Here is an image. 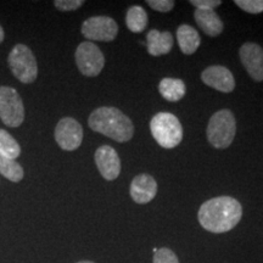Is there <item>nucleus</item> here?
Here are the masks:
<instances>
[{"instance_id":"2","label":"nucleus","mask_w":263,"mask_h":263,"mask_svg":"<svg viewBox=\"0 0 263 263\" xmlns=\"http://www.w3.org/2000/svg\"><path fill=\"white\" fill-rule=\"evenodd\" d=\"M90 129L118 143L129 141L134 136L130 118L116 107L103 106L94 110L88 118Z\"/></svg>"},{"instance_id":"20","label":"nucleus","mask_w":263,"mask_h":263,"mask_svg":"<svg viewBox=\"0 0 263 263\" xmlns=\"http://www.w3.org/2000/svg\"><path fill=\"white\" fill-rule=\"evenodd\" d=\"M0 154L12 160H16L21 155L20 144L9 132L4 129H0Z\"/></svg>"},{"instance_id":"7","label":"nucleus","mask_w":263,"mask_h":263,"mask_svg":"<svg viewBox=\"0 0 263 263\" xmlns=\"http://www.w3.org/2000/svg\"><path fill=\"white\" fill-rule=\"evenodd\" d=\"M74 58L78 70L87 77H97L105 66L103 51L91 42L81 43L76 50Z\"/></svg>"},{"instance_id":"14","label":"nucleus","mask_w":263,"mask_h":263,"mask_svg":"<svg viewBox=\"0 0 263 263\" xmlns=\"http://www.w3.org/2000/svg\"><path fill=\"white\" fill-rule=\"evenodd\" d=\"M194 18L197 26L209 37H218L224 29L222 20L212 9H196L194 12Z\"/></svg>"},{"instance_id":"27","label":"nucleus","mask_w":263,"mask_h":263,"mask_svg":"<svg viewBox=\"0 0 263 263\" xmlns=\"http://www.w3.org/2000/svg\"><path fill=\"white\" fill-rule=\"evenodd\" d=\"M76 263H95L93 261H80V262H76Z\"/></svg>"},{"instance_id":"1","label":"nucleus","mask_w":263,"mask_h":263,"mask_svg":"<svg viewBox=\"0 0 263 263\" xmlns=\"http://www.w3.org/2000/svg\"><path fill=\"white\" fill-rule=\"evenodd\" d=\"M241 217V203L232 196H218L207 200L197 212L202 228L215 234L230 232L239 224Z\"/></svg>"},{"instance_id":"18","label":"nucleus","mask_w":263,"mask_h":263,"mask_svg":"<svg viewBox=\"0 0 263 263\" xmlns=\"http://www.w3.org/2000/svg\"><path fill=\"white\" fill-rule=\"evenodd\" d=\"M127 28L133 33H141L147 26V14L139 5L130 6L126 15Z\"/></svg>"},{"instance_id":"21","label":"nucleus","mask_w":263,"mask_h":263,"mask_svg":"<svg viewBox=\"0 0 263 263\" xmlns=\"http://www.w3.org/2000/svg\"><path fill=\"white\" fill-rule=\"evenodd\" d=\"M153 263H179V259L171 249L161 248L154 252Z\"/></svg>"},{"instance_id":"3","label":"nucleus","mask_w":263,"mask_h":263,"mask_svg":"<svg viewBox=\"0 0 263 263\" xmlns=\"http://www.w3.org/2000/svg\"><path fill=\"white\" fill-rule=\"evenodd\" d=\"M236 134V121L230 110L217 111L210 118L206 136L210 144L216 149H227L232 145Z\"/></svg>"},{"instance_id":"6","label":"nucleus","mask_w":263,"mask_h":263,"mask_svg":"<svg viewBox=\"0 0 263 263\" xmlns=\"http://www.w3.org/2000/svg\"><path fill=\"white\" fill-rule=\"evenodd\" d=\"M0 120L8 127H20L25 120V106L17 90L0 87Z\"/></svg>"},{"instance_id":"26","label":"nucleus","mask_w":263,"mask_h":263,"mask_svg":"<svg viewBox=\"0 0 263 263\" xmlns=\"http://www.w3.org/2000/svg\"><path fill=\"white\" fill-rule=\"evenodd\" d=\"M4 41V29L0 26V43Z\"/></svg>"},{"instance_id":"25","label":"nucleus","mask_w":263,"mask_h":263,"mask_svg":"<svg viewBox=\"0 0 263 263\" xmlns=\"http://www.w3.org/2000/svg\"><path fill=\"white\" fill-rule=\"evenodd\" d=\"M190 4L195 6L196 9L215 10L217 6L222 5V2L221 0H190Z\"/></svg>"},{"instance_id":"13","label":"nucleus","mask_w":263,"mask_h":263,"mask_svg":"<svg viewBox=\"0 0 263 263\" xmlns=\"http://www.w3.org/2000/svg\"><path fill=\"white\" fill-rule=\"evenodd\" d=\"M129 194L134 202L139 203V205H145V203L153 201L154 197L156 196L157 182L150 174H138L132 180Z\"/></svg>"},{"instance_id":"9","label":"nucleus","mask_w":263,"mask_h":263,"mask_svg":"<svg viewBox=\"0 0 263 263\" xmlns=\"http://www.w3.org/2000/svg\"><path fill=\"white\" fill-rule=\"evenodd\" d=\"M55 140L62 150L73 151L81 146L83 140V128L74 118H62L55 127Z\"/></svg>"},{"instance_id":"22","label":"nucleus","mask_w":263,"mask_h":263,"mask_svg":"<svg viewBox=\"0 0 263 263\" xmlns=\"http://www.w3.org/2000/svg\"><path fill=\"white\" fill-rule=\"evenodd\" d=\"M235 5L249 14H261L263 12V0H235Z\"/></svg>"},{"instance_id":"15","label":"nucleus","mask_w":263,"mask_h":263,"mask_svg":"<svg viewBox=\"0 0 263 263\" xmlns=\"http://www.w3.org/2000/svg\"><path fill=\"white\" fill-rule=\"evenodd\" d=\"M173 35L171 32H160L157 29H151L146 34L147 51L153 57L166 55L173 48Z\"/></svg>"},{"instance_id":"17","label":"nucleus","mask_w":263,"mask_h":263,"mask_svg":"<svg viewBox=\"0 0 263 263\" xmlns=\"http://www.w3.org/2000/svg\"><path fill=\"white\" fill-rule=\"evenodd\" d=\"M159 90L162 97L171 103L182 100L185 95V83L178 78H163L159 84Z\"/></svg>"},{"instance_id":"8","label":"nucleus","mask_w":263,"mask_h":263,"mask_svg":"<svg viewBox=\"0 0 263 263\" xmlns=\"http://www.w3.org/2000/svg\"><path fill=\"white\" fill-rule=\"evenodd\" d=\"M81 31L88 41L112 42L118 34V25L108 16H93L85 20Z\"/></svg>"},{"instance_id":"24","label":"nucleus","mask_w":263,"mask_h":263,"mask_svg":"<svg viewBox=\"0 0 263 263\" xmlns=\"http://www.w3.org/2000/svg\"><path fill=\"white\" fill-rule=\"evenodd\" d=\"M146 4L159 12H168L174 8L176 3L173 0H146Z\"/></svg>"},{"instance_id":"11","label":"nucleus","mask_w":263,"mask_h":263,"mask_svg":"<svg viewBox=\"0 0 263 263\" xmlns=\"http://www.w3.org/2000/svg\"><path fill=\"white\" fill-rule=\"evenodd\" d=\"M95 163L103 176L104 179L106 180H115L120 176L121 173V160L118 156L117 151L110 145H103L95 151Z\"/></svg>"},{"instance_id":"19","label":"nucleus","mask_w":263,"mask_h":263,"mask_svg":"<svg viewBox=\"0 0 263 263\" xmlns=\"http://www.w3.org/2000/svg\"><path fill=\"white\" fill-rule=\"evenodd\" d=\"M0 174L5 177L6 179L11 180L14 183H18L24 178V168L16 160L9 159L0 154Z\"/></svg>"},{"instance_id":"4","label":"nucleus","mask_w":263,"mask_h":263,"mask_svg":"<svg viewBox=\"0 0 263 263\" xmlns=\"http://www.w3.org/2000/svg\"><path fill=\"white\" fill-rule=\"evenodd\" d=\"M150 130L154 139L164 149L178 146L183 139V127L178 117L170 112H159L151 118Z\"/></svg>"},{"instance_id":"12","label":"nucleus","mask_w":263,"mask_h":263,"mask_svg":"<svg viewBox=\"0 0 263 263\" xmlns=\"http://www.w3.org/2000/svg\"><path fill=\"white\" fill-rule=\"evenodd\" d=\"M203 83L222 93H232L235 88L234 76L224 66H210L201 73Z\"/></svg>"},{"instance_id":"16","label":"nucleus","mask_w":263,"mask_h":263,"mask_svg":"<svg viewBox=\"0 0 263 263\" xmlns=\"http://www.w3.org/2000/svg\"><path fill=\"white\" fill-rule=\"evenodd\" d=\"M177 39L180 50L185 55H193L200 47V34L193 26L180 25L177 29Z\"/></svg>"},{"instance_id":"10","label":"nucleus","mask_w":263,"mask_h":263,"mask_svg":"<svg viewBox=\"0 0 263 263\" xmlns=\"http://www.w3.org/2000/svg\"><path fill=\"white\" fill-rule=\"evenodd\" d=\"M242 66L255 82L263 81V48L257 43L248 42L239 49Z\"/></svg>"},{"instance_id":"5","label":"nucleus","mask_w":263,"mask_h":263,"mask_svg":"<svg viewBox=\"0 0 263 263\" xmlns=\"http://www.w3.org/2000/svg\"><path fill=\"white\" fill-rule=\"evenodd\" d=\"M8 64L12 74L21 83L29 84L37 80L38 64L31 49L25 44H16L10 51Z\"/></svg>"},{"instance_id":"23","label":"nucleus","mask_w":263,"mask_h":263,"mask_svg":"<svg viewBox=\"0 0 263 263\" xmlns=\"http://www.w3.org/2000/svg\"><path fill=\"white\" fill-rule=\"evenodd\" d=\"M55 8L60 11H73L84 5L83 0H55Z\"/></svg>"}]
</instances>
